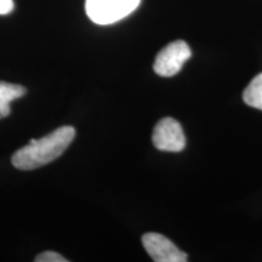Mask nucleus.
<instances>
[{
  "label": "nucleus",
  "mask_w": 262,
  "mask_h": 262,
  "mask_svg": "<svg viewBox=\"0 0 262 262\" xmlns=\"http://www.w3.org/2000/svg\"><path fill=\"white\" fill-rule=\"evenodd\" d=\"M75 137L73 126H61L39 140H31L27 146L16 150L11 162L16 169L33 170L58 158Z\"/></svg>",
  "instance_id": "1"
},
{
  "label": "nucleus",
  "mask_w": 262,
  "mask_h": 262,
  "mask_svg": "<svg viewBox=\"0 0 262 262\" xmlns=\"http://www.w3.org/2000/svg\"><path fill=\"white\" fill-rule=\"evenodd\" d=\"M141 0H85V10L96 25H112L135 11Z\"/></svg>",
  "instance_id": "2"
},
{
  "label": "nucleus",
  "mask_w": 262,
  "mask_h": 262,
  "mask_svg": "<svg viewBox=\"0 0 262 262\" xmlns=\"http://www.w3.org/2000/svg\"><path fill=\"white\" fill-rule=\"evenodd\" d=\"M191 55L192 51L187 42L183 40L172 41L157 55L153 70L160 77H172L181 71Z\"/></svg>",
  "instance_id": "3"
},
{
  "label": "nucleus",
  "mask_w": 262,
  "mask_h": 262,
  "mask_svg": "<svg viewBox=\"0 0 262 262\" xmlns=\"http://www.w3.org/2000/svg\"><path fill=\"white\" fill-rule=\"evenodd\" d=\"M152 142L159 150L181 152L186 147V137L178 120L172 118H163L155 126Z\"/></svg>",
  "instance_id": "4"
},
{
  "label": "nucleus",
  "mask_w": 262,
  "mask_h": 262,
  "mask_svg": "<svg viewBox=\"0 0 262 262\" xmlns=\"http://www.w3.org/2000/svg\"><path fill=\"white\" fill-rule=\"evenodd\" d=\"M146 251L156 262H186L187 255L176 247L169 238L159 233H146L142 237Z\"/></svg>",
  "instance_id": "5"
},
{
  "label": "nucleus",
  "mask_w": 262,
  "mask_h": 262,
  "mask_svg": "<svg viewBox=\"0 0 262 262\" xmlns=\"http://www.w3.org/2000/svg\"><path fill=\"white\" fill-rule=\"evenodd\" d=\"M27 93V89L22 85L0 81V119L10 114V102L22 97Z\"/></svg>",
  "instance_id": "6"
},
{
  "label": "nucleus",
  "mask_w": 262,
  "mask_h": 262,
  "mask_svg": "<svg viewBox=\"0 0 262 262\" xmlns=\"http://www.w3.org/2000/svg\"><path fill=\"white\" fill-rule=\"evenodd\" d=\"M244 102L248 106L262 111V73L250 81L243 93Z\"/></svg>",
  "instance_id": "7"
},
{
  "label": "nucleus",
  "mask_w": 262,
  "mask_h": 262,
  "mask_svg": "<svg viewBox=\"0 0 262 262\" xmlns=\"http://www.w3.org/2000/svg\"><path fill=\"white\" fill-rule=\"evenodd\" d=\"M37 262H66L68 261L62 255L55 253V251H44V253L39 254L37 257L34 258Z\"/></svg>",
  "instance_id": "8"
},
{
  "label": "nucleus",
  "mask_w": 262,
  "mask_h": 262,
  "mask_svg": "<svg viewBox=\"0 0 262 262\" xmlns=\"http://www.w3.org/2000/svg\"><path fill=\"white\" fill-rule=\"evenodd\" d=\"M14 10V0H0V15H8Z\"/></svg>",
  "instance_id": "9"
}]
</instances>
